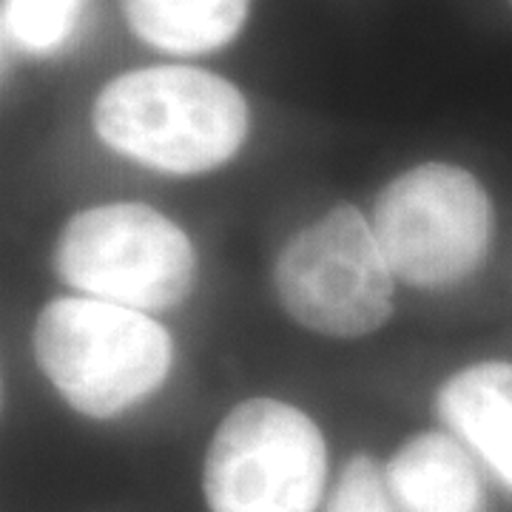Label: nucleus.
<instances>
[{"label":"nucleus","instance_id":"obj_7","mask_svg":"<svg viewBox=\"0 0 512 512\" xmlns=\"http://www.w3.org/2000/svg\"><path fill=\"white\" fill-rule=\"evenodd\" d=\"M384 478L399 512H487L476 461L447 433H419L404 441Z\"/></svg>","mask_w":512,"mask_h":512},{"label":"nucleus","instance_id":"obj_11","mask_svg":"<svg viewBox=\"0 0 512 512\" xmlns=\"http://www.w3.org/2000/svg\"><path fill=\"white\" fill-rule=\"evenodd\" d=\"M328 512H396L387 478L373 458H350L333 487Z\"/></svg>","mask_w":512,"mask_h":512},{"label":"nucleus","instance_id":"obj_10","mask_svg":"<svg viewBox=\"0 0 512 512\" xmlns=\"http://www.w3.org/2000/svg\"><path fill=\"white\" fill-rule=\"evenodd\" d=\"M83 12V0H3V32L32 55L60 49Z\"/></svg>","mask_w":512,"mask_h":512},{"label":"nucleus","instance_id":"obj_4","mask_svg":"<svg viewBox=\"0 0 512 512\" xmlns=\"http://www.w3.org/2000/svg\"><path fill=\"white\" fill-rule=\"evenodd\" d=\"M328 444L316 421L276 399L237 404L211 436L202 495L211 512H316Z\"/></svg>","mask_w":512,"mask_h":512},{"label":"nucleus","instance_id":"obj_2","mask_svg":"<svg viewBox=\"0 0 512 512\" xmlns=\"http://www.w3.org/2000/svg\"><path fill=\"white\" fill-rule=\"evenodd\" d=\"M32 348L57 393L89 419H114L146 402L174 367L171 333L157 319L92 296L49 302Z\"/></svg>","mask_w":512,"mask_h":512},{"label":"nucleus","instance_id":"obj_12","mask_svg":"<svg viewBox=\"0 0 512 512\" xmlns=\"http://www.w3.org/2000/svg\"><path fill=\"white\" fill-rule=\"evenodd\" d=\"M510 6H512V0H510Z\"/></svg>","mask_w":512,"mask_h":512},{"label":"nucleus","instance_id":"obj_6","mask_svg":"<svg viewBox=\"0 0 512 512\" xmlns=\"http://www.w3.org/2000/svg\"><path fill=\"white\" fill-rule=\"evenodd\" d=\"M276 291L296 325L359 339L390 319L396 274L365 214L336 205L288 239L276 259Z\"/></svg>","mask_w":512,"mask_h":512},{"label":"nucleus","instance_id":"obj_1","mask_svg":"<svg viewBox=\"0 0 512 512\" xmlns=\"http://www.w3.org/2000/svg\"><path fill=\"white\" fill-rule=\"evenodd\" d=\"M248 126L237 86L194 66L134 69L94 100V131L111 151L177 177L228 163L245 146Z\"/></svg>","mask_w":512,"mask_h":512},{"label":"nucleus","instance_id":"obj_5","mask_svg":"<svg viewBox=\"0 0 512 512\" xmlns=\"http://www.w3.org/2000/svg\"><path fill=\"white\" fill-rule=\"evenodd\" d=\"M370 225L396 279L430 291L450 288L487 259L493 202L470 171L421 163L384 185Z\"/></svg>","mask_w":512,"mask_h":512},{"label":"nucleus","instance_id":"obj_3","mask_svg":"<svg viewBox=\"0 0 512 512\" xmlns=\"http://www.w3.org/2000/svg\"><path fill=\"white\" fill-rule=\"evenodd\" d=\"M55 271L83 296L160 313L177 308L194 288L197 251L160 211L143 202H109L63 225Z\"/></svg>","mask_w":512,"mask_h":512},{"label":"nucleus","instance_id":"obj_9","mask_svg":"<svg viewBox=\"0 0 512 512\" xmlns=\"http://www.w3.org/2000/svg\"><path fill=\"white\" fill-rule=\"evenodd\" d=\"M128 29L171 55H208L242 32L251 0H120Z\"/></svg>","mask_w":512,"mask_h":512},{"label":"nucleus","instance_id":"obj_8","mask_svg":"<svg viewBox=\"0 0 512 512\" xmlns=\"http://www.w3.org/2000/svg\"><path fill=\"white\" fill-rule=\"evenodd\" d=\"M444 427L467 444L512 493V365L478 362L439 387Z\"/></svg>","mask_w":512,"mask_h":512}]
</instances>
